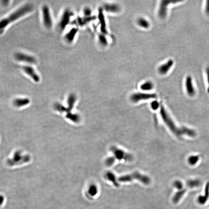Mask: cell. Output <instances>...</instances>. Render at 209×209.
I'll use <instances>...</instances> for the list:
<instances>
[{"instance_id": "1", "label": "cell", "mask_w": 209, "mask_h": 209, "mask_svg": "<svg viewBox=\"0 0 209 209\" xmlns=\"http://www.w3.org/2000/svg\"><path fill=\"white\" fill-rule=\"evenodd\" d=\"M33 9L32 5H24L2 18L0 20V32H2L11 24L32 12Z\"/></svg>"}, {"instance_id": "2", "label": "cell", "mask_w": 209, "mask_h": 209, "mask_svg": "<svg viewBox=\"0 0 209 209\" xmlns=\"http://www.w3.org/2000/svg\"><path fill=\"white\" fill-rule=\"evenodd\" d=\"M160 114L164 122L173 133L176 136H180L186 135L191 137H195L196 136V132L193 130L186 127L182 128L178 127L163 106H161Z\"/></svg>"}, {"instance_id": "3", "label": "cell", "mask_w": 209, "mask_h": 209, "mask_svg": "<svg viewBox=\"0 0 209 209\" xmlns=\"http://www.w3.org/2000/svg\"><path fill=\"white\" fill-rule=\"evenodd\" d=\"M136 179L145 185L149 184L150 182V178L148 176L141 174L138 172H135L131 174L125 175L119 178L118 181L120 182H131Z\"/></svg>"}, {"instance_id": "4", "label": "cell", "mask_w": 209, "mask_h": 209, "mask_svg": "<svg viewBox=\"0 0 209 209\" xmlns=\"http://www.w3.org/2000/svg\"><path fill=\"white\" fill-rule=\"evenodd\" d=\"M76 100V97L73 94L70 95L68 99V107L66 108L59 103H56L54 106V108L56 111L59 112L67 113V115L71 114V111L73 109L75 102Z\"/></svg>"}, {"instance_id": "5", "label": "cell", "mask_w": 209, "mask_h": 209, "mask_svg": "<svg viewBox=\"0 0 209 209\" xmlns=\"http://www.w3.org/2000/svg\"><path fill=\"white\" fill-rule=\"evenodd\" d=\"M42 20L44 25L46 28L49 29L52 27L53 21L48 6L44 5L42 7Z\"/></svg>"}, {"instance_id": "6", "label": "cell", "mask_w": 209, "mask_h": 209, "mask_svg": "<svg viewBox=\"0 0 209 209\" xmlns=\"http://www.w3.org/2000/svg\"><path fill=\"white\" fill-rule=\"evenodd\" d=\"M30 160L29 156L22 155V153L20 151H17L14 155L12 159L9 160L8 163L10 166H13L27 163Z\"/></svg>"}, {"instance_id": "7", "label": "cell", "mask_w": 209, "mask_h": 209, "mask_svg": "<svg viewBox=\"0 0 209 209\" xmlns=\"http://www.w3.org/2000/svg\"><path fill=\"white\" fill-rule=\"evenodd\" d=\"M111 150L114 155L116 158L119 161L124 160L126 161H131L133 158L131 155L124 152L123 150L117 148L116 146L111 147Z\"/></svg>"}, {"instance_id": "8", "label": "cell", "mask_w": 209, "mask_h": 209, "mask_svg": "<svg viewBox=\"0 0 209 209\" xmlns=\"http://www.w3.org/2000/svg\"><path fill=\"white\" fill-rule=\"evenodd\" d=\"M181 2L178 1H170V0H163L161 1L158 11V16L161 18H164L167 14L168 6L172 3Z\"/></svg>"}, {"instance_id": "9", "label": "cell", "mask_w": 209, "mask_h": 209, "mask_svg": "<svg viewBox=\"0 0 209 209\" xmlns=\"http://www.w3.org/2000/svg\"><path fill=\"white\" fill-rule=\"evenodd\" d=\"M14 57L17 61L27 64H34L37 62V60L35 57L25 53L18 52L15 55Z\"/></svg>"}, {"instance_id": "10", "label": "cell", "mask_w": 209, "mask_h": 209, "mask_svg": "<svg viewBox=\"0 0 209 209\" xmlns=\"http://www.w3.org/2000/svg\"><path fill=\"white\" fill-rule=\"evenodd\" d=\"M22 69L26 74L30 77L35 82H39L40 76L36 72L35 70L32 66L29 65L22 66Z\"/></svg>"}, {"instance_id": "11", "label": "cell", "mask_w": 209, "mask_h": 209, "mask_svg": "<svg viewBox=\"0 0 209 209\" xmlns=\"http://www.w3.org/2000/svg\"><path fill=\"white\" fill-rule=\"evenodd\" d=\"M156 95L154 94H147L144 93H136L133 94L131 97V101L132 102L137 103L142 100H147L151 98H155Z\"/></svg>"}, {"instance_id": "12", "label": "cell", "mask_w": 209, "mask_h": 209, "mask_svg": "<svg viewBox=\"0 0 209 209\" xmlns=\"http://www.w3.org/2000/svg\"><path fill=\"white\" fill-rule=\"evenodd\" d=\"M72 16V12L69 10L65 11L62 14L59 22V27L61 30H64L69 23L71 16Z\"/></svg>"}, {"instance_id": "13", "label": "cell", "mask_w": 209, "mask_h": 209, "mask_svg": "<svg viewBox=\"0 0 209 209\" xmlns=\"http://www.w3.org/2000/svg\"><path fill=\"white\" fill-rule=\"evenodd\" d=\"M174 61L172 59H169L166 63L161 65L158 68L159 73L161 75L166 74L173 66Z\"/></svg>"}, {"instance_id": "14", "label": "cell", "mask_w": 209, "mask_h": 209, "mask_svg": "<svg viewBox=\"0 0 209 209\" xmlns=\"http://www.w3.org/2000/svg\"><path fill=\"white\" fill-rule=\"evenodd\" d=\"M185 85L186 91L189 95L193 97L195 94V90L193 86L192 77L189 76L186 77Z\"/></svg>"}, {"instance_id": "15", "label": "cell", "mask_w": 209, "mask_h": 209, "mask_svg": "<svg viewBox=\"0 0 209 209\" xmlns=\"http://www.w3.org/2000/svg\"><path fill=\"white\" fill-rule=\"evenodd\" d=\"M103 9L106 12L111 13H117L119 12L121 7L118 4L115 3L106 4L104 5Z\"/></svg>"}, {"instance_id": "16", "label": "cell", "mask_w": 209, "mask_h": 209, "mask_svg": "<svg viewBox=\"0 0 209 209\" xmlns=\"http://www.w3.org/2000/svg\"><path fill=\"white\" fill-rule=\"evenodd\" d=\"M98 18L101 23V28L102 33L105 35L107 34V31L106 29V20H105L104 15H103V9H100L99 10Z\"/></svg>"}, {"instance_id": "17", "label": "cell", "mask_w": 209, "mask_h": 209, "mask_svg": "<svg viewBox=\"0 0 209 209\" xmlns=\"http://www.w3.org/2000/svg\"><path fill=\"white\" fill-rule=\"evenodd\" d=\"M78 30L77 28H73L70 30L65 36V38L67 42L71 43L74 40L77 34Z\"/></svg>"}, {"instance_id": "18", "label": "cell", "mask_w": 209, "mask_h": 209, "mask_svg": "<svg viewBox=\"0 0 209 209\" xmlns=\"http://www.w3.org/2000/svg\"><path fill=\"white\" fill-rule=\"evenodd\" d=\"M106 177L108 181H111L116 187H118L119 184L117 182L116 176L113 173L111 172H108L106 174Z\"/></svg>"}, {"instance_id": "19", "label": "cell", "mask_w": 209, "mask_h": 209, "mask_svg": "<svg viewBox=\"0 0 209 209\" xmlns=\"http://www.w3.org/2000/svg\"><path fill=\"white\" fill-rule=\"evenodd\" d=\"M137 22L138 25L142 28L147 29L150 27V23L149 21L143 17L138 18Z\"/></svg>"}, {"instance_id": "20", "label": "cell", "mask_w": 209, "mask_h": 209, "mask_svg": "<svg viewBox=\"0 0 209 209\" xmlns=\"http://www.w3.org/2000/svg\"><path fill=\"white\" fill-rule=\"evenodd\" d=\"M30 101L28 99L21 98L17 99L15 100L14 102V104L15 106L17 107H22V106H26L29 103Z\"/></svg>"}, {"instance_id": "21", "label": "cell", "mask_w": 209, "mask_h": 209, "mask_svg": "<svg viewBox=\"0 0 209 209\" xmlns=\"http://www.w3.org/2000/svg\"><path fill=\"white\" fill-rule=\"evenodd\" d=\"M96 17L95 16H86L85 18H80L78 19V22L80 25H84L88 23L91 21H93L96 19Z\"/></svg>"}, {"instance_id": "22", "label": "cell", "mask_w": 209, "mask_h": 209, "mask_svg": "<svg viewBox=\"0 0 209 209\" xmlns=\"http://www.w3.org/2000/svg\"><path fill=\"white\" fill-rule=\"evenodd\" d=\"M209 195V183H208L205 188V196H200L199 197V202L201 204L205 203L207 201Z\"/></svg>"}, {"instance_id": "23", "label": "cell", "mask_w": 209, "mask_h": 209, "mask_svg": "<svg viewBox=\"0 0 209 209\" xmlns=\"http://www.w3.org/2000/svg\"><path fill=\"white\" fill-rule=\"evenodd\" d=\"M153 84L151 81H148L141 85L140 88L141 90L144 91H150L153 89Z\"/></svg>"}, {"instance_id": "24", "label": "cell", "mask_w": 209, "mask_h": 209, "mask_svg": "<svg viewBox=\"0 0 209 209\" xmlns=\"http://www.w3.org/2000/svg\"><path fill=\"white\" fill-rule=\"evenodd\" d=\"M87 192L90 196H95L98 193V189L97 186L93 184L90 185L88 188Z\"/></svg>"}, {"instance_id": "25", "label": "cell", "mask_w": 209, "mask_h": 209, "mask_svg": "<svg viewBox=\"0 0 209 209\" xmlns=\"http://www.w3.org/2000/svg\"><path fill=\"white\" fill-rule=\"evenodd\" d=\"M99 42L103 46H106L108 44V40L106 35L103 34H101L98 36Z\"/></svg>"}, {"instance_id": "26", "label": "cell", "mask_w": 209, "mask_h": 209, "mask_svg": "<svg viewBox=\"0 0 209 209\" xmlns=\"http://www.w3.org/2000/svg\"><path fill=\"white\" fill-rule=\"evenodd\" d=\"M184 191L183 190V191H179V192H178L177 193H176L174 196L173 200L174 202H175V203L178 202L179 200L182 197L184 193Z\"/></svg>"}, {"instance_id": "27", "label": "cell", "mask_w": 209, "mask_h": 209, "mask_svg": "<svg viewBox=\"0 0 209 209\" xmlns=\"http://www.w3.org/2000/svg\"><path fill=\"white\" fill-rule=\"evenodd\" d=\"M199 159V157L197 156H190L188 159L189 162L190 164L195 165L197 163Z\"/></svg>"}, {"instance_id": "28", "label": "cell", "mask_w": 209, "mask_h": 209, "mask_svg": "<svg viewBox=\"0 0 209 209\" xmlns=\"http://www.w3.org/2000/svg\"><path fill=\"white\" fill-rule=\"evenodd\" d=\"M115 161V158L114 157L108 158L106 161V164L108 166H111L113 165Z\"/></svg>"}, {"instance_id": "29", "label": "cell", "mask_w": 209, "mask_h": 209, "mask_svg": "<svg viewBox=\"0 0 209 209\" xmlns=\"http://www.w3.org/2000/svg\"><path fill=\"white\" fill-rule=\"evenodd\" d=\"M151 106L153 109L156 110L157 109L159 106L158 102H156V101H154V102H152V103H151Z\"/></svg>"}, {"instance_id": "30", "label": "cell", "mask_w": 209, "mask_h": 209, "mask_svg": "<svg viewBox=\"0 0 209 209\" xmlns=\"http://www.w3.org/2000/svg\"><path fill=\"white\" fill-rule=\"evenodd\" d=\"M174 186L177 188L179 189H182V182H181L179 181H177L174 183Z\"/></svg>"}, {"instance_id": "31", "label": "cell", "mask_w": 209, "mask_h": 209, "mask_svg": "<svg viewBox=\"0 0 209 209\" xmlns=\"http://www.w3.org/2000/svg\"><path fill=\"white\" fill-rule=\"evenodd\" d=\"M91 9L88 8H86L84 11V14L86 16H91Z\"/></svg>"}, {"instance_id": "32", "label": "cell", "mask_w": 209, "mask_h": 209, "mask_svg": "<svg viewBox=\"0 0 209 209\" xmlns=\"http://www.w3.org/2000/svg\"><path fill=\"white\" fill-rule=\"evenodd\" d=\"M205 11L206 14L209 16V0L206 1L205 4Z\"/></svg>"}, {"instance_id": "33", "label": "cell", "mask_w": 209, "mask_h": 209, "mask_svg": "<svg viewBox=\"0 0 209 209\" xmlns=\"http://www.w3.org/2000/svg\"><path fill=\"white\" fill-rule=\"evenodd\" d=\"M206 76H207V79L208 83V92L209 93V66L206 69Z\"/></svg>"}, {"instance_id": "34", "label": "cell", "mask_w": 209, "mask_h": 209, "mask_svg": "<svg viewBox=\"0 0 209 209\" xmlns=\"http://www.w3.org/2000/svg\"><path fill=\"white\" fill-rule=\"evenodd\" d=\"M189 184L190 186H196V185L197 186V184H198L199 182L198 181H190V182H189Z\"/></svg>"}, {"instance_id": "35", "label": "cell", "mask_w": 209, "mask_h": 209, "mask_svg": "<svg viewBox=\"0 0 209 209\" xmlns=\"http://www.w3.org/2000/svg\"><path fill=\"white\" fill-rule=\"evenodd\" d=\"M4 197L3 196H0V206L2 205L3 204L4 201Z\"/></svg>"}]
</instances>
